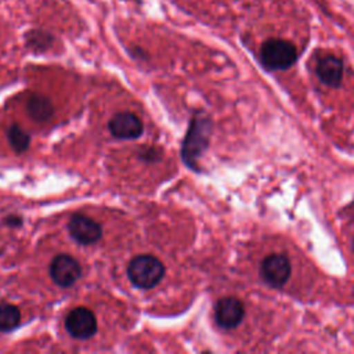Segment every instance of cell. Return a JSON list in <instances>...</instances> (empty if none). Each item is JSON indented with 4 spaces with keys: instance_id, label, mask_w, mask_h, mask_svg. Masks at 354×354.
<instances>
[{
    "instance_id": "12",
    "label": "cell",
    "mask_w": 354,
    "mask_h": 354,
    "mask_svg": "<svg viewBox=\"0 0 354 354\" xmlns=\"http://www.w3.org/2000/svg\"><path fill=\"white\" fill-rule=\"evenodd\" d=\"M21 321L19 308L10 303H0V332L14 330Z\"/></svg>"
},
{
    "instance_id": "17",
    "label": "cell",
    "mask_w": 354,
    "mask_h": 354,
    "mask_svg": "<svg viewBox=\"0 0 354 354\" xmlns=\"http://www.w3.org/2000/svg\"><path fill=\"white\" fill-rule=\"evenodd\" d=\"M353 250H354V239H353Z\"/></svg>"
},
{
    "instance_id": "14",
    "label": "cell",
    "mask_w": 354,
    "mask_h": 354,
    "mask_svg": "<svg viewBox=\"0 0 354 354\" xmlns=\"http://www.w3.org/2000/svg\"><path fill=\"white\" fill-rule=\"evenodd\" d=\"M28 43H29L30 47H35L37 50H44L50 46L51 36H48L44 32H30Z\"/></svg>"
},
{
    "instance_id": "16",
    "label": "cell",
    "mask_w": 354,
    "mask_h": 354,
    "mask_svg": "<svg viewBox=\"0 0 354 354\" xmlns=\"http://www.w3.org/2000/svg\"><path fill=\"white\" fill-rule=\"evenodd\" d=\"M4 223L10 227H19V225H22V217H19L17 214H11V216L6 217Z\"/></svg>"
},
{
    "instance_id": "6",
    "label": "cell",
    "mask_w": 354,
    "mask_h": 354,
    "mask_svg": "<svg viewBox=\"0 0 354 354\" xmlns=\"http://www.w3.org/2000/svg\"><path fill=\"white\" fill-rule=\"evenodd\" d=\"M65 328L75 339H90L97 332V319L91 310L76 307L66 315Z\"/></svg>"
},
{
    "instance_id": "1",
    "label": "cell",
    "mask_w": 354,
    "mask_h": 354,
    "mask_svg": "<svg viewBox=\"0 0 354 354\" xmlns=\"http://www.w3.org/2000/svg\"><path fill=\"white\" fill-rule=\"evenodd\" d=\"M212 127L210 119L203 113H195L192 116L181 145V159L189 169L198 170V160L209 145Z\"/></svg>"
},
{
    "instance_id": "7",
    "label": "cell",
    "mask_w": 354,
    "mask_h": 354,
    "mask_svg": "<svg viewBox=\"0 0 354 354\" xmlns=\"http://www.w3.org/2000/svg\"><path fill=\"white\" fill-rule=\"evenodd\" d=\"M245 315L243 304L239 299L227 296L220 299L214 306V319L216 324L225 330L236 328Z\"/></svg>"
},
{
    "instance_id": "5",
    "label": "cell",
    "mask_w": 354,
    "mask_h": 354,
    "mask_svg": "<svg viewBox=\"0 0 354 354\" xmlns=\"http://www.w3.org/2000/svg\"><path fill=\"white\" fill-rule=\"evenodd\" d=\"M51 279L61 288L72 286L82 277V267L76 259L62 253L53 259L48 268Z\"/></svg>"
},
{
    "instance_id": "15",
    "label": "cell",
    "mask_w": 354,
    "mask_h": 354,
    "mask_svg": "<svg viewBox=\"0 0 354 354\" xmlns=\"http://www.w3.org/2000/svg\"><path fill=\"white\" fill-rule=\"evenodd\" d=\"M138 155H140V158L145 159L147 162H152V160H158L159 159V152L156 149H153V148H148V149H145V152H141Z\"/></svg>"
},
{
    "instance_id": "11",
    "label": "cell",
    "mask_w": 354,
    "mask_h": 354,
    "mask_svg": "<svg viewBox=\"0 0 354 354\" xmlns=\"http://www.w3.org/2000/svg\"><path fill=\"white\" fill-rule=\"evenodd\" d=\"M26 109H28V113L30 115V118L35 119L36 122L48 120L54 112V106H53L50 98L46 95H41V94H32L28 98Z\"/></svg>"
},
{
    "instance_id": "8",
    "label": "cell",
    "mask_w": 354,
    "mask_h": 354,
    "mask_svg": "<svg viewBox=\"0 0 354 354\" xmlns=\"http://www.w3.org/2000/svg\"><path fill=\"white\" fill-rule=\"evenodd\" d=\"M71 236L82 245H93L102 236V227L88 216L76 213L68 223Z\"/></svg>"
},
{
    "instance_id": "4",
    "label": "cell",
    "mask_w": 354,
    "mask_h": 354,
    "mask_svg": "<svg viewBox=\"0 0 354 354\" xmlns=\"http://www.w3.org/2000/svg\"><path fill=\"white\" fill-rule=\"evenodd\" d=\"M292 266L289 259L281 253H271L266 256L260 266L261 278L272 288H282L289 279Z\"/></svg>"
},
{
    "instance_id": "2",
    "label": "cell",
    "mask_w": 354,
    "mask_h": 354,
    "mask_svg": "<svg viewBox=\"0 0 354 354\" xmlns=\"http://www.w3.org/2000/svg\"><path fill=\"white\" fill-rule=\"evenodd\" d=\"M165 275L163 263L152 254H138L127 266L130 282L140 289L156 286Z\"/></svg>"
},
{
    "instance_id": "13",
    "label": "cell",
    "mask_w": 354,
    "mask_h": 354,
    "mask_svg": "<svg viewBox=\"0 0 354 354\" xmlns=\"http://www.w3.org/2000/svg\"><path fill=\"white\" fill-rule=\"evenodd\" d=\"M7 140L11 145V148L17 152V153H22L29 148V142H30V137L29 134L22 130L18 124H12L8 127L7 130Z\"/></svg>"
},
{
    "instance_id": "3",
    "label": "cell",
    "mask_w": 354,
    "mask_h": 354,
    "mask_svg": "<svg viewBox=\"0 0 354 354\" xmlns=\"http://www.w3.org/2000/svg\"><path fill=\"white\" fill-rule=\"evenodd\" d=\"M297 59L296 47L282 39H268L261 44L260 61L268 71H285Z\"/></svg>"
},
{
    "instance_id": "10",
    "label": "cell",
    "mask_w": 354,
    "mask_h": 354,
    "mask_svg": "<svg viewBox=\"0 0 354 354\" xmlns=\"http://www.w3.org/2000/svg\"><path fill=\"white\" fill-rule=\"evenodd\" d=\"M315 73L324 84L339 87L343 77V62L335 55H324L317 62Z\"/></svg>"
},
{
    "instance_id": "9",
    "label": "cell",
    "mask_w": 354,
    "mask_h": 354,
    "mask_svg": "<svg viewBox=\"0 0 354 354\" xmlns=\"http://www.w3.org/2000/svg\"><path fill=\"white\" fill-rule=\"evenodd\" d=\"M108 129L116 138L133 140L142 134L144 123L137 115L131 112H118L109 119Z\"/></svg>"
}]
</instances>
